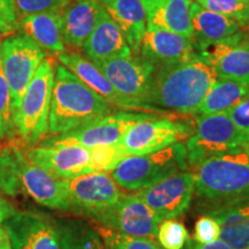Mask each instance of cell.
I'll return each instance as SVG.
<instances>
[{
  "mask_svg": "<svg viewBox=\"0 0 249 249\" xmlns=\"http://www.w3.org/2000/svg\"><path fill=\"white\" fill-rule=\"evenodd\" d=\"M217 73L201 55L163 65L155 74L150 104L181 114L196 113L216 80Z\"/></svg>",
  "mask_w": 249,
  "mask_h": 249,
  "instance_id": "6da1fadb",
  "label": "cell"
},
{
  "mask_svg": "<svg viewBox=\"0 0 249 249\" xmlns=\"http://www.w3.org/2000/svg\"><path fill=\"white\" fill-rule=\"evenodd\" d=\"M113 107L66 67L55 65L49 133L59 135L71 132L112 113Z\"/></svg>",
  "mask_w": 249,
  "mask_h": 249,
  "instance_id": "7a4b0ae2",
  "label": "cell"
},
{
  "mask_svg": "<svg viewBox=\"0 0 249 249\" xmlns=\"http://www.w3.org/2000/svg\"><path fill=\"white\" fill-rule=\"evenodd\" d=\"M195 194L204 209L249 201V149L196 165Z\"/></svg>",
  "mask_w": 249,
  "mask_h": 249,
  "instance_id": "3957f363",
  "label": "cell"
},
{
  "mask_svg": "<svg viewBox=\"0 0 249 249\" xmlns=\"http://www.w3.org/2000/svg\"><path fill=\"white\" fill-rule=\"evenodd\" d=\"M188 165L185 143L179 142L152 154L126 156L110 176L121 188L138 192L187 171Z\"/></svg>",
  "mask_w": 249,
  "mask_h": 249,
  "instance_id": "277c9868",
  "label": "cell"
},
{
  "mask_svg": "<svg viewBox=\"0 0 249 249\" xmlns=\"http://www.w3.org/2000/svg\"><path fill=\"white\" fill-rule=\"evenodd\" d=\"M185 148L188 164L196 166L216 156L249 149V134L239 129L227 112L201 114Z\"/></svg>",
  "mask_w": 249,
  "mask_h": 249,
  "instance_id": "5b68a950",
  "label": "cell"
},
{
  "mask_svg": "<svg viewBox=\"0 0 249 249\" xmlns=\"http://www.w3.org/2000/svg\"><path fill=\"white\" fill-rule=\"evenodd\" d=\"M54 83V65L45 58L24 91L18 107L15 124L18 133L30 147L49 133V116Z\"/></svg>",
  "mask_w": 249,
  "mask_h": 249,
  "instance_id": "8992f818",
  "label": "cell"
},
{
  "mask_svg": "<svg viewBox=\"0 0 249 249\" xmlns=\"http://www.w3.org/2000/svg\"><path fill=\"white\" fill-rule=\"evenodd\" d=\"M68 211L99 224L123 193L107 172H90L66 179Z\"/></svg>",
  "mask_w": 249,
  "mask_h": 249,
  "instance_id": "52a82bcc",
  "label": "cell"
},
{
  "mask_svg": "<svg viewBox=\"0 0 249 249\" xmlns=\"http://www.w3.org/2000/svg\"><path fill=\"white\" fill-rule=\"evenodd\" d=\"M45 58L44 50L22 33L1 42L0 62L11 91L14 120L24 91Z\"/></svg>",
  "mask_w": 249,
  "mask_h": 249,
  "instance_id": "ba28073f",
  "label": "cell"
},
{
  "mask_svg": "<svg viewBox=\"0 0 249 249\" xmlns=\"http://www.w3.org/2000/svg\"><path fill=\"white\" fill-rule=\"evenodd\" d=\"M157 113L145 112H112L91 123L83 124L71 132L54 135L40 143L43 147L52 145H81L85 148H95L101 145L120 144L124 133L139 121L149 119Z\"/></svg>",
  "mask_w": 249,
  "mask_h": 249,
  "instance_id": "9c48e42d",
  "label": "cell"
},
{
  "mask_svg": "<svg viewBox=\"0 0 249 249\" xmlns=\"http://www.w3.org/2000/svg\"><path fill=\"white\" fill-rule=\"evenodd\" d=\"M192 133L188 124L155 114L133 124L124 133L120 145L126 156L148 155L185 141Z\"/></svg>",
  "mask_w": 249,
  "mask_h": 249,
  "instance_id": "30bf717a",
  "label": "cell"
},
{
  "mask_svg": "<svg viewBox=\"0 0 249 249\" xmlns=\"http://www.w3.org/2000/svg\"><path fill=\"white\" fill-rule=\"evenodd\" d=\"M92 64L121 95L151 105L150 97L156 74V66L151 61L141 55L130 54L124 58L93 60Z\"/></svg>",
  "mask_w": 249,
  "mask_h": 249,
  "instance_id": "8fae6325",
  "label": "cell"
},
{
  "mask_svg": "<svg viewBox=\"0 0 249 249\" xmlns=\"http://www.w3.org/2000/svg\"><path fill=\"white\" fill-rule=\"evenodd\" d=\"M160 220L176 219L191 208L195 194V177L189 171L176 173L136 193Z\"/></svg>",
  "mask_w": 249,
  "mask_h": 249,
  "instance_id": "7c38bea8",
  "label": "cell"
},
{
  "mask_svg": "<svg viewBox=\"0 0 249 249\" xmlns=\"http://www.w3.org/2000/svg\"><path fill=\"white\" fill-rule=\"evenodd\" d=\"M13 152L21 191L43 207L68 211L66 179L58 178L31 163L22 149L14 147Z\"/></svg>",
  "mask_w": 249,
  "mask_h": 249,
  "instance_id": "4fadbf2b",
  "label": "cell"
},
{
  "mask_svg": "<svg viewBox=\"0 0 249 249\" xmlns=\"http://www.w3.org/2000/svg\"><path fill=\"white\" fill-rule=\"evenodd\" d=\"M12 249H61L55 220L36 211H21L2 224Z\"/></svg>",
  "mask_w": 249,
  "mask_h": 249,
  "instance_id": "5bb4252c",
  "label": "cell"
},
{
  "mask_svg": "<svg viewBox=\"0 0 249 249\" xmlns=\"http://www.w3.org/2000/svg\"><path fill=\"white\" fill-rule=\"evenodd\" d=\"M218 77L234 80L249 86V36L238 33L197 50Z\"/></svg>",
  "mask_w": 249,
  "mask_h": 249,
  "instance_id": "9a60e30c",
  "label": "cell"
},
{
  "mask_svg": "<svg viewBox=\"0 0 249 249\" xmlns=\"http://www.w3.org/2000/svg\"><path fill=\"white\" fill-rule=\"evenodd\" d=\"M160 222L138 194H123L98 225L130 236L156 239Z\"/></svg>",
  "mask_w": 249,
  "mask_h": 249,
  "instance_id": "2e32d148",
  "label": "cell"
},
{
  "mask_svg": "<svg viewBox=\"0 0 249 249\" xmlns=\"http://www.w3.org/2000/svg\"><path fill=\"white\" fill-rule=\"evenodd\" d=\"M58 60L64 67L71 71L74 75L86 83L90 89L101 95L103 98L110 102L113 107L124 108V110H136V111H150L151 113L167 114L160 108L152 107V105L144 104V103L134 101L126 96L121 95L118 90L111 85L107 76L98 70L92 61L80 55L76 52L64 51L58 54Z\"/></svg>",
  "mask_w": 249,
  "mask_h": 249,
  "instance_id": "e0dca14e",
  "label": "cell"
},
{
  "mask_svg": "<svg viewBox=\"0 0 249 249\" xmlns=\"http://www.w3.org/2000/svg\"><path fill=\"white\" fill-rule=\"evenodd\" d=\"M31 163L60 179L90 173V149L81 145L33 147L26 152Z\"/></svg>",
  "mask_w": 249,
  "mask_h": 249,
  "instance_id": "ac0fdd59",
  "label": "cell"
},
{
  "mask_svg": "<svg viewBox=\"0 0 249 249\" xmlns=\"http://www.w3.org/2000/svg\"><path fill=\"white\" fill-rule=\"evenodd\" d=\"M141 57L152 64L169 65L179 62L197 53L193 38L166 30H148L143 36L140 52Z\"/></svg>",
  "mask_w": 249,
  "mask_h": 249,
  "instance_id": "d6986e66",
  "label": "cell"
},
{
  "mask_svg": "<svg viewBox=\"0 0 249 249\" xmlns=\"http://www.w3.org/2000/svg\"><path fill=\"white\" fill-rule=\"evenodd\" d=\"M104 12L98 0L71 1L62 11V39L65 44L82 48Z\"/></svg>",
  "mask_w": 249,
  "mask_h": 249,
  "instance_id": "ffe728a7",
  "label": "cell"
},
{
  "mask_svg": "<svg viewBox=\"0 0 249 249\" xmlns=\"http://www.w3.org/2000/svg\"><path fill=\"white\" fill-rule=\"evenodd\" d=\"M148 30H166L192 38L191 0H142Z\"/></svg>",
  "mask_w": 249,
  "mask_h": 249,
  "instance_id": "44dd1931",
  "label": "cell"
},
{
  "mask_svg": "<svg viewBox=\"0 0 249 249\" xmlns=\"http://www.w3.org/2000/svg\"><path fill=\"white\" fill-rule=\"evenodd\" d=\"M82 49L90 61L124 58L132 54V50L127 44L126 38L107 11L102 14Z\"/></svg>",
  "mask_w": 249,
  "mask_h": 249,
  "instance_id": "7402d4cb",
  "label": "cell"
},
{
  "mask_svg": "<svg viewBox=\"0 0 249 249\" xmlns=\"http://www.w3.org/2000/svg\"><path fill=\"white\" fill-rule=\"evenodd\" d=\"M114 23L119 27L132 52L138 54L147 20L142 0H98Z\"/></svg>",
  "mask_w": 249,
  "mask_h": 249,
  "instance_id": "603a6c76",
  "label": "cell"
},
{
  "mask_svg": "<svg viewBox=\"0 0 249 249\" xmlns=\"http://www.w3.org/2000/svg\"><path fill=\"white\" fill-rule=\"evenodd\" d=\"M189 17L193 29L192 38L196 50L229 38L241 31L240 26L234 20L202 7L196 1L191 4Z\"/></svg>",
  "mask_w": 249,
  "mask_h": 249,
  "instance_id": "cb8c5ba5",
  "label": "cell"
},
{
  "mask_svg": "<svg viewBox=\"0 0 249 249\" xmlns=\"http://www.w3.org/2000/svg\"><path fill=\"white\" fill-rule=\"evenodd\" d=\"M219 225V240L233 249H249V201L204 209Z\"/></svg>",
  "mask_w": 249,
  "mask_h": 249,
  "instance_id": "d4e9b609",
  "label": "cell"
},
{
  "mask_svg": "<svg viewBox=\"0 0 249 249\" xmlns=\"http://www.w3.org/2000/svg\"><path fill=\"white\" fill-rule=\"evenodd\" d=\"M18 28L43 50L59 54L65 51L62 39V11L43 12L20 18Z\"/></svg>",
  "mask_w": 249,
  "mask_h": 249,
  "instance_id": "484cf974",
  "label": "cell"
},
{
  "mask_svg": "<svg viewBox=\"0 0 249 249\" xmlns=\"http://www.w3.org/2000/svg\"><path fill=\"white\" fill-rule=\"evenodd\" d=\"M249 92V86L234 80L218 77L195 114L223 113L231 110Z\"/></svg>",
  "mask_w": 249,
  "mask_h": 249,
  "instance_id": "4316f807",
  "label": "cell"
},
{
  "mask_svg": "<svg viewBox=\"0 0 249 249\" xmlns=\"http://www.w3.org/2000/svg\"><path fill=\"white\" fill-rule=\"evenodd\" d=\"M61 249H108L95 226L82 219L55 220Z\"/></svg>",
  "mask_w": 249,
  "mask_h": 249,
  "instance_id": "83f0119b",
  "label": "cell"
},
{
  "mask_svg": "<svg viewBox=\"0 0 249 249\" xmlns=\"http://www.w3.org/2000/svg\"><path fill=\"white\" fill-rule=\"evenodd\" d=\"M202 7L234 20L241 29H249L248 0H196Z\"/></svg>",
  "mask_w": 249,
  "mask_h": 249,
  "instance_id": "f1b7e54d",
  "label": "cell"
},
{
  "mask_svg": "<svg viewBox=\"0 0 249 249\" xmlns=\"http://www.w3.org/2000/svg\"><path fill=\"white\" fill-rule=\"evenodd\" d=\"M95 229L108 249H164L154 239L130 236L102 225H95Z\"/></svg>",
  "mask_w": 249,
  "mask_h": 249,
  "instance_id": "f546056e",
  "label": "cell"
},
{
  "mask_svg": "<svg viewBox=\"0 0 249 249\" xmlns=\"http://www.w3.org/2000/svg\"><path fill=\"white\" fill-rule=\"evenodd\" d=\"M156 239L164 249H183L191 240L185 224L176 219L161 220L158 225Z\"/></svg>",
  "mask_w": 249,
  "mask_h": 249,
  "instance_id": "4dcf8cb0",
  "label": "cell"
},
{
  "mask_svg": "<svg viewBox=\"0 0 249 249\" xmlns=\"http://www.w3.org/2000/svg\"><path fill=\"white\" fill-rule=\"evenodd\" d=\"M126 157L120 144L101 145L90 149V171L110 172Z\"/></svg>",
  "mask_w": 249,
  "mask_h": 249,
  "instance_id": "1f68e13d",
  "label": "cell"
},
{
  "mask_svg": "<svg viewBox=\"0 0 249 249\" xmlns=\"http://www.w3.org/2000/svg\"><path fill=\"white\" fill-rule=\"evenodd\" d=\"M17 133L11 91L0 62V139H12Z\"/></svg>",
  "mask_w": 249,
  "mask_h": 249,
  "instance_id": "d6a6232c",
  "label": "cell"
},
{
  "mask_svg": "<svg viewBox=\"0 0 249 249\" xmlns=\"http://www.w3.org/2000/svg\"><path fill=\"white\" fill-rule=\"evenodd\" d=\"M18 191H21V188L13 148L2 149L0 150V193L15 196Z\"/></svg>",
  "mask_w": 249,
  "mask_h": 249,
  "instance_id": "836d02e7",
  "label": "cell"
},
{
  "mask_svg": "<svg viewBox=\"0 0 249 249\" xmlns=\"http://www.w3.org/2000/svg\"><path fill=\"white\" fill-rule=\"evenodd\" d=\"M71 0H14L18 18L43 12L62 11Z\"/></svg>",
  "mask_w": 249,
  "mask_h": 249,
  "instance_id": "e575fe53",
  "label": "cell"
},
{
  "mask_svg": "<svg viewBox=\"0 0 249 249\" xmlns=\"http://www.w3.org/2000/svg\"><path fill=\"white\" fill-rule=\"evenodd\" d=\"M219 239V225L209 214H203L196 220L193 240L200 244H209Z\"/></svg>",
  "mask_w": 249,
  "mask_h": 249,
  "instance_id": "d590c367",
  "label": "cell"
},
{
  "mask_svg": "<svg viewBox=\"0 0 249 249\" xmlns=\"http://www.w3.org/2000/svg\"><path fill=\"white\" fill-rule=\"evenodd\" d=\"M18 13L14 0H0V33L18 29Z\"/></svg>",
  "mask_w": 249,
  "mask_h": 249,
  "instance_id": "8d00e7d4",
  "label": "cell"
},
{
  "mask_svg": "<svg viewBox=\"0 0 249 249\" xmlns=\"http://www.w3.org/2000/svg\"><path fill=\"white\" fill-rule=\"evenodd\" d=\"M227 114L239 129L249 134V92Z\"/></svg>",
  "mask_w": 249,
  "mask_h": 249,
  "instance_id": "74e56055",
  "label": "cell"
},
{
  "mask_svg": "<svg viewBox=\"0 0 249 249\" xmlns=\"http://www.w3.org/2000/svg\"><path fill=\"white\" fill-rule=\"evenodd\" d=\"M183 249H233L230 247L229 245L225 244V242L222 241V240H218L216 241H213V242H209V244H200V242H196L191 239L188 242H187V245L185 246V248Z\"/></svg>",
  "mask_w": 249,
  "mask_h": 249,
  "instance_id": "f35d334b",
  "label": "cell"
},
{
  "mask_svg": "<svg viewBox=\"0 0 249 249\" xmlns=\"http://www.w3.org/2000/svg\"><path fill=\"white\" fill-rule=\"evenodd\" d=\"M17 213L18 211L14 208V205L9 203L5 197L0 195V225L4 224L12 216H14Z\"/></svg>",
  "mask_w": 249,
  "mask_h": 249,
  "instance_id": "ab89813d",
  "label": "cell"
},
{
  "mask_svg": "<svg viewBox=\"0 0 249 249\" xmlns=\"http://www.w3.org/2000/svg\"><path fill=\"white\" fill-rule=\"evenodd\" d=\"M7 244H9V238H8L7 231H6L4 225H0V248L4 247V246Z\"/></svg>",
  "mask_w": 249,
  "mask_h": 249,
  "instance_id": "60d3db41",
  "label": "cell"
},
{
  "mask_svg": "<svg viewBox=\"0 0 249 249\" xmlns=\"http://www.w3.org/2000/svg\"><path fill=\"white\" fill-rule=\"evenodd\" d=\"M0 249H12V247H11V244H7V245H5L4 247H1Z\"/></svg>",
  "mask_w": 249,
  "mask_h": 249,
  "instance_id": "b9f144b4",
  "label": "cell"
},
{
  "mask_svg": "<svg viewBox=\"0 0 249 249\" xmlns=\"http://www.w3.org/2000/svg\"><path fill=\"white\" fill-rule=\"evenodd\" d=\"M0 45H1V42H0Z\"/></svg>",
  "mask_w": 249,
  "mask_h": 249,
  "instance_id": "7bdbcfd3",
  "label": "cell"
},
{
  "mask_svg": "<svg viewBox=\"0 0 249 249\" xmlns=\"http://www.w3.org/2000/svg\"><path fill=\"white\" fill-rule=\"evenodd\" d=\"M248 1H249V0H248Z\"/></svg>",
  "mask_w": 249,
  "mask_h": 249,
  "instance_id": "ee69618b",
  "label": "cell"
},
{
  "mask_svg": "<svg viewBox=\"0 0 249 249\" xmlns=\"http://www.w3.org/2000/svg\"><path fill=\"white\" fill-rule=\"evenodd\" d=\"M191 1H192V0H191Z\"/></svg>",
  "mask_w": 249,
  "mask_h": 249,
  "instance_id": "f6af8a7d",
  "label": "cell"
}]
</instances>
